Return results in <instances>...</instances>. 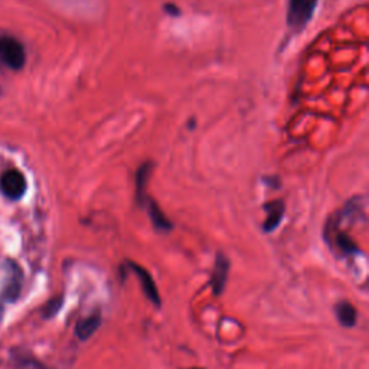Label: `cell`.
Returning <instances> with one entry per match:
<instances>
[{
    "instance_id": "6da1fadb",
    "label": "cell",
    "mask_w": 369,
    "mask_h": 369,
    "mask_svg": "<svg viewBox=\"0 0 369 369\" xmlns=\"http://www.w3.org/2000/svg\"><path fill=\"white\" fill-rule=\"evenodd\" d=\"M150 172H151V163H144L137 170V175H136L137 201L142 206L146 208L153 225H155L159 231H170L172 223L166 218V215L162 212L159 205L155 201H153L149 195H146V184H147Z\"/></svg>"
},
{
    "instance_id": "7a4b0ae2",
    "label": "cell",
    "mask_w": 369,
    "mask_h": 369,
    "mask_svg": "<svg viewBox=\"0 0 369 369\" xmlns=\"http://www.w3.org/2000/svg\"><path fill=\"white\" fill-rule=\"evenodd\" d=\"M318 6V0H289L287 26L293 32H301L309 25Z\"/></svg>"
},
{
    "instance_id": "3957f363",
    "label": "cell",
    "mask_w": 369,
    "mask_h": 369,
    "mask_svg": "<svg viewBox=\"0 0 369 369\" xmlns=\"http://www.w3.org/2000/svg\"><path fill=\"white\" fill-rule=\"evenodd\" d=\"M0 63L11 70H20L26 63L23 45L13 37L0 38Z\"/></svg>"
},
{
    "instance_id": "277c9868",
    "label": "cell",
    "mask_w": 369,
    "mask_h": 369,
    "mask_svg": "<svg viewBox=\"0 0 369 369\" xmlns=\"http://www.w3.org/2000/svg\"><path fill=\"white\" fill-rule=\"evenodd\" d=\"M0 191L8 199L19 201L26 192L25 176L15 169L6 170L0 176Z\"/></svg>"
},
{
    "instance_id": "5b68a950",
    "label": "cell",
    "mask_w": 369,
    "mask_h": 369,
    "mask_svg": "<svg viewBox=\"0 0 369 369\" xmlns=\"http://www.w3.org/2000/svg\"><path fill=\"white\" fill-rule=\"evenodd\" d=\"M228 273H230V260L224 254L218 253L217 260H215V267L212 271V280H211L215 296H220L224 292L228 279Z\"/></svg>"
},
{
    "instance_id": "8992f818",
    "label": "cell",
    "mask_w": 369,
    "mask_h": 369,
    "mask_svg": "<svg viewBox=\"0 0 369 369\" xmlns=\"http://www.w3.org/2000/svg\"><path fill=\"white\" fill-rule=\"evenodd\" d=\"M129 265L136 273V275L139 277V280L142 283V289H143L144 294L147 296V299L159 307L161 306V296H159V292H158V287H156L155 282H153V279H151L150 273L146 268H143L142 265H139V264L129 263Z\"/></svg>"
},
{
    "instance_id": "52a82bcc",
    "label": "cell",
    "mask_w": 369,
    "mask_h": 369,
    "mask_svg": "<svg viewBox=\"0 0 369 369\" xmlns=\"http://www.w3.org/2000/svg\"><path fill=\"white\" fill-rule=\"evenodd\" d=\"M264 209L267 212V218L263 224L264 232H273L277 227L280 225L283 217H284V204L283 201H271L264 205Z\"/></svg>"
},
{
    "instance_id": "ba28073f",
    "label": "cell",
    "mask_w": 369,
    "mask_h": 369,
    "mask_svg": "<svg viewBox=\"0 0 369 369\" xmlns=\"http://www.w3.org/2000/svg\"><path fill=\"white\" fill-rule=\"evenodd\" d=\"M100 326H101V315L100 313L88 316V318H85V319H82L77 323L75 334L78 336V339L87 341L99 330Z\"/></svg>"
},
{
    "instance_id": "9c48e42d",
    "label": "cell",
    "mask_w": 369,
    "mask_h": 369,
    "mask_svg": "<svg viewBox=\"0 0 369 369\" xmlns=\"http://www.w3.org/2000/svg\"><path fill=\"white\" fill-rule=\"evenodd\" d=\"M337 320L345 327H352L356 323V311L349 301H341L334 307Z\"/></svg>"
},
{
    "instance_id": "30bf717a",
    "label": "cell",
    "mask_w": 369,
    "mask_h": 369,
    "mask_svg": "<svg viewBox=\"0 0 369 369\" xmlns=\"http://www.w3.org/2000/svg\"><path fill=\"white\" fill-rule=\"evenodd\" d=\"M12 273H9V283L6 284L5 289V297L9 301H13L19 293H20V286H22V271L16 264H12Z\"/></svg>"
},
{
    "instance_id": "8fae6325",
    "label": "cell",
    "mask_w": 369,
    "mask_h": 369,
    "mask_svg": "<svg viewBox=\"0 0 369 369\" xmlns=\"http://www.w3.org/2000/svg\"><path fill=\"white\" fill-rule=\"evenodd\" d=\"M334 247L337 251H341L344 256H351L359 253V249L356 247V244L344 232H337L333 237Z\"/></svg>"
},
{
    "instance_id": "7c38bea8",
    "label": "cell",
    "mask_w": 369,
    "mask_h": 369,
    "mask_svg": "<svg viewBox=\"0 0 369 369\" xmlns=\"http://www.w3.org/2000/svg\"><path fill=\"white\" fill-rule=\"evenodd\" d=\"M18 366L19 369H49L35 358H23V356L18 359Z\"/></svg>"
},
{
    "instance_id": "4fadbf2b",
    "label": "cell",
    "mask_w": 369,
    "mask_h": 369,
    "mask_svg": "<svg viewBox=\"0 0 369 369\" xmlns=\"http://www.w3.org/2000/svg\"><path fill=\"white\" fill-rule=\"evenodd\" d=\"M61 306H63V297L49 300L48 304L45 306V309H44V315H45V318H52V316H55V315L59 312Z\"/></svg>"
},
{
    "instance_id": "5bb4252c",
    "label": "cell",
    "mask_w": 369,
    "mask_h": 369,
    "mask_svg": "<svg viewBox=\"0 0 369 369\" xmlns=\"http://www.w3.org/2000/svg\"><path fill=\"white\" fill-rule=\"evenodd\" d=\"M165 11H166L169 15H172V16H179V15H180V11H179V8H177L176 5H166V6H165Z\"/></svg>"
},
{
    "instance_id": "9a60e30c",
    "label": "cell",
    "mask_w": 369,
    "mask_h": 369,
    "mask_svg": "<svg viewBox=\"0 0 369 369\" xmlns=\"http://www.w3.org/2000/svg\"><path fill=\"white\" fill-rule=\"evenodd\" d=\"M192 369H201V368H192Z\"/></svg>"
}]
</instances>
